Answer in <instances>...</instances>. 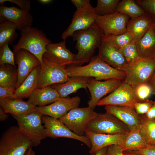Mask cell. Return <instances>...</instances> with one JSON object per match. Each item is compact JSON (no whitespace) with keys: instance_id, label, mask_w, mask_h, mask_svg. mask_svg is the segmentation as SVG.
Returning a JSON list of instances; mask_svg holds the SVG:
<instances>
[{"instance_id":"1","label":"cell","mask_w":155,"mask_h":155,"mask_svg":"<svg viewBox=\"0 0 155 155\" xmlns=\"http://www.w3.org/2000/svg\"><path fill=\"white\" fill-rule=\"evenodd\" d=\"M68 75L93 78L100 81L110 79L124 80L125 71L116 69L100 59L98 56L93 57L89 63L84 66L71 65L66 67Z\"/></svg>"},{"instance_id":"2","label":"cell","mask_w":155,"mask_h":155,"mask_svg":"<svg viewBox=\"0 0 155 155\" xmlns=\"http://www.w3.org/2000/svg\"><path fill=\"white\" fill-rule=\"evenodd\" d=\"M103 35L101 30L95 23L86 30L73 33L72 37L73 40L76 41L75 48L78 51L74 65L82 66L89 62L96 49L100 44Z\"/></svg>"},{"instance_id":"3","label":"cell","mask_w":155,"mask_h":155,"mask_svg":"<svg viewBox=\"0 0 155 155\" xmlns=\"http://www.w3.org/2000/svg\"><path fill=\"white\" fill-rule=\"evenodd\" d=\"M21 37L13 46L14 53L21 49L30 52L36 57L41 65L46 46L51 42L41 30L32 26L20 31Z\"/></svg>"},{"instance_id":"4","label":"cell","mask_w":155,"mask_h":155,"mask_svg":"<svg viewBox=\"0 0 155 155\" xmlns=\"http://www.w3.org/2000/svg\"><path fill=\"white\" fill-rule=\"evenodd\" d=\"M32 147L31 142L20 131L18 126H12L1 135L0 155H24Z\"/></svg>"},{"instance_id":"5","label":"cell","mask_w":155,"mask_h":155,"mask_svg":"<svg viewBox=\"0 0 155 155\" xmlns=\"http://www.w3.org/2000/svg\"><path fill=\"white\" fill-rule=\"evenodd\" d=\"M11 115L16 121L20 131L29 139L33 147L39 145L46 137L41 114L33 112L22 116Z\"/></svg>"},{"instance_id":"6","label":"cell","mask_w":155,"mask_h":155,"mask_svg":"<svg viewBox=\"0 0 155 155\" xmlns=\"http://www.w3.org/2000/svg\"><path fill=\"white\" fill-rule=\"evenodd\" d=\"M86 130L94 133L110 134H126L130 131L126 125L106 112L98 113L88 123Z\"/></svg>"},{"instance_id":"7","label":"cell","mask_w":155,"mask_h":155,"mask_svg":"<svg viewBox=\"0 0 155 155\" xmlns=\"http://www.w3.org/2000/svg\"><path fill=\"white\" fill-rule=\"evenodd\" d=\"M98 114L88 106L78 107L72 109L59 119L74 133L83 136L88 123Z\"/></svg>"},{"instance_id":"8","label":"cell","mask_w":155,"mask_h":155,"mask_svg":"<svg viewBox=\"0 0 155 155\" xmlns=\"http://www.w3.org/2000/svg\"><path fill=\"white\" fill-rule=\"evenodd\" d=\"M155 71V60L140 58L135 62L129 64L125 71L124 81L133 88L142 83H148Z\"/></svg>"},{"instance_id":"9","label":"cell","mask_w":155,"mask_h":155,"mask_svg":"<svg viewBox=\"0 0 155 155\" xmlns=\"http://www.w3.org/2000/svg\"><path fill=\"white\" fill-rule=\"evenodd\" d=\"M70 78L66 67L51 63L43 57L38 88L65 83Z\"/></svg>"},{"instance_id":"10","label":"cell","mask_w":155,"mask_h":155,"mask_svg":"<svg viewBox=\"0 0 155 155\" xmlns=\"http://www.w3.org/2000/svg\"><path fill=\"white\" fill-rule=\"evenodd\" d=\"M139 101L134 88L123 81L116 90L100 99L97 106L113 105L134 109L135 104Z\"/></svg>"},{"instance_id":"11","label":"cell","mask_w":155,"mask_h":155,"mask_svg":"<svg viewBox=\"0 0 155 155\" xmlns=\"http://www.w3.org/2000/svg\"><path fill=\"white\" fill-rule=\"evenodd\" d=\"M129 17L117 11L108 15L96 16L95 23L104 36L118 35L127 32Z\"/></svg>"},{"instance_id":"12","label":"cell","mask_w":155,"mask_h":155,"mask_svg":"<svg viewBox=\"0 0 155 155\" xmlns=\"http://www.w3.org/2000/svg\"><path fill=\"white\" fill-rule=\"evenodd\" d=\"M42 120L46 130V137L52 138L64 137L81 142L91 148V144L86 136L78 135L71 131L59 119L42 115Z\"/></svg>"},{"instance_id":"13","label":"cell","mask_w":155,"mask_h":155,"mask_svg":"<svg viewBox=\"0 0 155 155\" xmlns=\"http://www.w3.org/2000/svg\"><path fill=\"white\" fill-rule=\"evenodd\" d=\"M96 16L94 8L90 3L77 9L71 24L62 34V39L65 40L75 32L88 28L95 23Z\"/></svg>"},{"instance_id":"14","label":"cell","mask_w":155,"mask_h":155,"mask_svg":"<svg viewBox=\"0 0 155 155\" xmlns=\"http://www.w3.org/2000/svg\"><path fill=\"white\" fill-rule=\"evenodd\" d=\"M122 82V80L117 79L101 81L89 78L87 88L90 92L91 98L88 103V106L94 110L98 102L102 97L114 91Z\"/></svg>"},{"instance_id":"15","label":"cell","mask_w":155,"mask_h":155,"mask_svg":"<svg viewBox=\"0 0 155 155\" xmlns=\"http://www.w3.org/2000/svg\"><path fill=\"white\" fill-rule=\"evenodd\" d=\"M80 102V98L78 96L71 98H60L49 105L36 106L34 112L42 115L60 119L72 109L78 107Z\"/></svg>"},{"instance_id":"16","label":"cell","mask_w":155,"mask_h":155,"mask_svg":"<svg viewBox=\"0 0 155 155\" xmlns=\"http://www.w3.org/2000/svg\"><path fill=\"white\" fill-rule=\"evenodd\" d=\"M46 49L43 57L50 62L65 67L75 65V54L67 48L65 40L51 43L46 46Z\"/></svg>"},{"instance_id":"17","label":"cell","mask_w":155,"mask_h":155,"mask_svg":"<svg viewBox=\"0 0 155 155\" xmlns=\"http://www.w3.org/2000/svg\"><path fill=\"white\" fill-rule=\"evenodd\" d=\"M14 54L15 63L18 65L17 79L15 86L16 89L21 84L32 70L41 64L36 57L25 49H20Z\"/></svg>"},{"instance_id":"18","label":"cell","mask_w":155,"mask_h":155,"mask_svg":"<svg viewBox=\"0 0 155 155\" xmlns=\"http://www.w3.org/2000/svg\"><path fill=\"white\" fill-rule=\"evenodd\" d=\"M98 55L107 64L118 70L125 71L129 64L119 50L102 39Z\"/></svg>"},{"instance_id":"19","label":"cell","mask_w":155,"mask_h":155,"mask_svg":"<svg viewBox=\"0 0 155 155\" xmlns=\"http://www.w3.org/2000/svg\"><path fill=\"white\" fill-rule=\"evenodd\" d=\"M0 16L5 18L15 24L17 30L20 31L32 26L33 17L30 11L24 10L12 6L8 7L4 5L0 6Z\"/></svg>"},{"instance_id":"20","label":"cell","mask_w":155,"mask_h":155,"mask_svg":"<svg viewBox=\"0 0 155 155\" xmlns=\"http://www.w3.org/2000/svg\"><path fill=\"white\" fill-rule=\"evenodd\" d=\"M104 108L106 112L113 115L126 125L130 131L140 127L142 116L138 115L134 108L109 105L105 106Z\"/></svg>"},{"instance_id":"21","label":"cell","mask_w":155,"mask_h":155,"mask_svg":"<svg viewBox=\"0 0 155 155\" xmlns=\"http://www.w3.org/2000/svg\"><path fill=\"white\" fill-rule=\"evenodd\" d=\"M126 134H110L96 133L86 130L85 134L91 144L90 153L95 155L98 150L113 145L119 146Z\"/></svg>"},{"instance_id":"22","label":"cell","mask_w":155,"mask_h":155,"mask_svg":"<svg viewBox=\"0 0 155 155\" xmlns=\"http://www.w3.org/2000/svg\"><path fill=\"white\" fill-rule=\"evenodd\" d=\"M0 106L6 113L22 116L35 112L36 106L27 101L16 98L0 99Z\"/></svg>"},{"instance_id":"23","label":"cell","mask_w":155,"mask_h":155,"mask_svg":"<svg viewBox=\"0 0 155 155\" xmlns=\"http://www.w3.org/2000/svg\"><path fill=\"white\" fill-rule=\"evenodd\" d=\"M140 58L154 59L155 57V31L152 25L140 39L135 40Z\"/></svg>"},{"instance_id":"24","label":"cell","mask_w":155,"mask_h":155,"mask_svg":"<svg viewBox=\"0 0 155 155\" xmlns=\"http://www.w3.org/2000/svg\"><path fill=\"white\" fill-rule=\"evenodd\" d=\"M41 68L40 65L32 70L21 84L16 89L13 98L22 99L28 98L31 94L38 88Z\"/></svg>"},{"instance_id":"25","label":"cell","mask_w":155,"mask_h":155,"mask_svg":"<svg viewBox=\"0 0 155 155\" xmlns=\"http://www.w3.org/2000/svg\"><path fill=\"white\" fill-rule=\"evenodd\" d=\"M90 78L74 76L70 78L66 82L52 85L60 98H66L69 95L76 92L81 88H87V84Z\"/></svg>"},{"instance_id":"26","label":"cell","mask_w":155,"mask_h":155,"mask_svg":"<svg viewBox=\"0 0 155 155\" xmlns=\"http://www.w3.org/2000/svg\"><path fill=\"white\" fill-rule=\"evenodd\" d=\"M58 93L51 86L37 88L30 95L28 101L37 106H44L55 102L60 98Z\"/></svg>"},{"instance_id":"27","label":"cell","mask_w":155,"mask_h":155,"mask_svg":"<svg viewBox=\"0 0 155 155\" xmlns=\"http://www.w3.org/2000/svg\"><path fill=\"white\" fill-rule=\"evenodd\" d=\"M148 144L140 127L127 133L119 146L124 152L137 150L145 147Z\"/></svg>"},{"instance_id":"28","label":"cell","mask_w":155,"mask_h":155,"mask_svg":"<svg viewBox=\"0 0 155 155\" xmlns=\"http://www.w3.org/2000/svg\"><path fill=\"white\" fill-rule=\"evenodd\" d=\"M153 21L147 14L131 18L127 26V32L132 36L135 40L141 38L151 26Z\"/></svg>"},{"instance_id":"29","label":"cell","mask_w":155,"mask_h":155,"mask_svg":"<svg viewBox=\"0 0 155 155\" xmlns=\"http://www.w3.org/2000/svg\"><path fill=\"white\" fill-rule=\"evenodd\" d=\"M17 29L15 24L0 16V47L6 44H13L18 38Z\"/></svg>"},{"instance_id":"30","label":"cell","mask_w":155,"mask_h":155,"mask_svg":"<svg viewBox=\"0 0 155 155\" xmlns=\"http://www.w3.org/2000/svg\"><path fill=\"white\" fill-rule=\"evenodd\" d=\"M116 11L133 18L147 14L133 0H123L118 3Z\"/></svg>"},{"instance_id":"31","label":"cell","mask_w":155,"mask_h":155,"mask_svg":"<svg viewBox=\"0 0 155 155\" xmlns=\"http://www.w3.org/2000/svg\"><path fill=\"white\" fill-rule=\"evenodd\" d=\"M0 65V86L15 88L17 79L16 67L8 64Z\"/></svg>"},{"instance_id":"32","label":"cell","mask_w":155,"mask_h":155,"mask_svg":"<svg viewBox=\"0 0 155 155\" xmlns=\"http://www.w3.org/2000/svg\"><path fill=\"white\" fill-rule=\"evenodd\" d=\"M140 128L147 144L155 145V119H148L142 115Z\"/></svg>"},{"instance_id":"33","label":"cell","mask_w":155,"mask_h":155,"mask_svg":"<svg viewBox=\"0 0 155 155\" xmlns=\"http://www.w3.org/2000/svg\"><path fill=\"white\" fill-rule=\"evenodd\" d=\"M102 39L119 50L130 43L133 39L132 35L128 32L118 35L104 36Z\"/></svg>"},{"instance_id":"34","label":"cell","mask_w":155,"mask_h":155,"mask_svg":"<svg viewBox=\"0 0 155 155\" xmlns=\"http://www.w3.org/2000/svg\"><path fill=\"white\" fill-rule=\"evenodd\" d=\"M119 0H98L96 7L94 8L97 16H103L113 13L116 12Z\"/></svg>"},{"instance_id":"35","label":"cell","mask_w":155,"mask_h":155,"mask_svg":"<svg viewBox=\"0 0 155 155\" xmlns=\"http://www.w3.org/2000/svg\"><path fill=\"white\" fill-rule=\"evenodd\" d=\"M119 50L129 64L135 62L140 58L136 47L135 40L134 39Z\"/></svg>"},{"instance_id":"36","label":"cell","mask_w":155,"mask_h":155,"mask_svg":"<svg viewBox=\"0 0 155 155\" xmlns=\"http://www.w3.org/2000/svg\"><path fill=\"white\" fill-rule=\"evenodd\" d=\"M6 44L0 47V65L8 64L16 67L15 62L14 54Z\"/></svg>"},{"instance_id":"37","label":"cell","mask_w":155,"mask_h":155,"mask_svg":"<svg viewBox=\"0 0 155 155\" xmlns=\"http://www.w3.org/2000/svg\"><path fill=\"white\" fill-rule=\"evenodd\" d=\"M134 88L136 96L140 101L146 100L152 93L151 89L148 83L141 84Z\"/></svg>"},{"instance_id":"38","label":"cell","mask_w":155,"mask_h":155,"mask_svg":"<svg viewBox=\"0 0 155 155\" xmlns=\"http://www.w3.org/2000/svg\"><path fill=\"white\" fill-rule=\"evenodd\" d=\"M155 104V101L146 99L136 102L134 106V109L139 115H144Z\"/></svg>"},{"instance_id":"39","label":"cell","mask_w":155,"mask_h":155,"mask_svg":"<svg viewBox=\"0 0 155 155\" xmlns=\"http://www.w3.org/2000/svg\"><path fill=\"white\" fill-rule=\"evenodd\" d=\"M138 3L147 11L155 21V0H138Z\"/></svg>"},{"instance_id":"40","label":"cell","mask_w":155,"mask_h":155,"mask_svg":"<svg viewBox=\"0 0 155 155\" xmlns=\"http://www.w3.org/2000/svg\"><path fill=\"white\" fill-rule=\"evenodd\" d=\"M9 2L18 5L20 9L30 11L31 9V2L30 0H0V5H4L5 2Z\"/></svg>"},{"instance_id":"41","label":"cell","mask_w":155,"mask_h":155,"mask_svg":"<svg viewBox=\"0 0 155 155\" xmlns=\"http://www.w3.org/2000/svg\"><path fill=\"white\" fill-rule=\"evenodd\" d=\"M16 90L13 87L0 86V99L13 98Z\"/></svg>"},{"instance_id":"42","label":"cell","mask_w":155,"mask_h":155,"mask_svg":"<svg viewBox=\"0 0 155 155\" xmlns=\"http://www.w3.org/2000/svg\"><path fill=\"white\" fill-rule=\"evenodd\" d=\"M142 155H155V145L148 144L145 148L134 151H125Z\"/></svg>"},{"instance_id":"43","label":"cell","mask_w":155,"mask_h":155,"mask_svg":"<svg viewBox=\"0 0 155 155\" xmlns=\"http://www.w3.org/2000/svg\"><path fill=\"white\" fill-rule=\"evenodd\" d=\"M105 155H124L123 151L119 146L113 145L107 147Z\"/></svg>"},{"instance_id":"44","label":"cell","mask_w":155,"mask_h":155,"mask_svg":"<svg viewBox=\"0 0 155 155\" xmlns=\"http://www.w3.org/2000/svg\"><path fill=\"white\" fill-rule=\"evenodd\" d=\"M71 1L76 7L77 9L83 7L87 4L90 3L89 0H71Z\"/></svg>"},{"instance_id":"45","label":"cell","mask_w":155,"mask_h":155,"mask_svg":"<svg viewBox=\"0 0 155 155\" xmlns=\"http://www.w3.org/2000/svg\"><path fill=\"white\" fill-rule=\"evenodd\" d=\"M145 118L148 119H155V104H154L145 115Z\"/></svg>"},{"instance_id":"46","label":"cell","mask_w":155,"mask_h":155,"mask_svg":"<svg viewBox=\"0 0 155 155\" xmlns=\"http://www.w3.org/2000/svg\"><path fill=\"white\" fill-rule=\"evenodd\" d=\"M148 84L151 89L152 93L155 95V71Z\"/></svg>"},{"instance_id":"47","label":"cell","mask_w":155,"mask_h":155,"mask_svg":"<svg viewBox=\"0 0 155 155\" xmlns=\"http://www.w3.org/2000/svg\"><path fill=\"white\" fill-rule=\"evenodd\" d=\"M8 117L7 113H5L0 107V121H2L7 119Z\"/></svg>"},{"instance_id":"48","label":"cell","mask_w":155,"mask_h":155,"mask_svg":"<svg viewBox=\"0 0 155 155\" xmlns=\"http://www.w3.org/2000/svg\"><path fill=\"white\" fill-rule=\"evenodd\" d=\"M107 147L102 148L97 151L95 155H105L107 149Z\"/></svg>"},{"instance_id":"49","label":"cell","mask_w":155,"mask_h":155,"mask_svg":"<svg viewBox=\"0 0 155 155\" xmlns=\"http://www.w3.org/2000/svg\"><path fill=\"white\" fill-rule=\"evenodd\" d=\"M38 2L42 4H46L50 3L53 1L51 0H38Z\"/></svg>"},{"instance_id":"50","label":"cell","mask_w":155,"mask_h":155,"mask_svg":"<svg viewBox=\"0 0 155 155\" xmlns=\"http://www.w3.org/2000/svg\"><path fill=\"white\" fill-rule=\"evenodd\" d=\"M123 152L124 155H142L140 154H139L127 152Z\"/></svg>"},{"instance_id":"51","label":"cell","mask_w":155,"mask_h":155,"mask_svg":"<svg viewBox=\"0 0 155 155\" xmlns=\"http://www.w3.org/2000/svg\"><path fill=\"white\" fill-rule=\"evenodd\" d=\"M32 148H30L28 151V155H35L34 152L32 150Z\"/></svg>"},{"instance_id":"52","label":"cell","mask_w":155,"mask_h":155,"mask_svg":"<svg viewBox=\"0 0 155 155\" xmlns=\"http://www.w3.org/2000/svg\"><path fill=\"white\" fill-rule=\"evenodd\" d=\"M152 26L154 28V30L155 31V21L153 22V23L152 24Z\"/></svg>"},{"instance_id":"53","label":"cell","mask_w":155,"mask_h":155,"mask_svg":"<svg viewBox=\"0 0 155 155\" xmlns=\"http://www.w3.org/2000/svg\"><path fill=\"white\" fill-rule=\"evenodd\" d=\"M26 155H28V152H27V154H26Z\"/></svg>"},{"instance_id":"54","label":"cell","mask_w":155,"mask_h":155,"mask_svg":"<svg viewBox=\"0 0 155 155\" xmlns=\"http://www.w3.org/2000/svg\"><path fill=\"white\" fill-rule=\"evenodd\" d=\"M154 59L155 60V58H154Z\"/></svg>"}]
</instances>
